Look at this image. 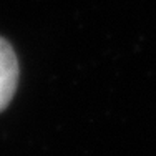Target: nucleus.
<instances>
[{"label": "nucleus", "instance_id": "f257e3e1", "mask_svg": "<svg viewBox=\"0 0 156 156\" xmlns=\"http://www.w3.org/2000/svg\"><path fill=\"white\" fill-rule=\"evenodd\" d=\"M18 83V60L12 45L0 37V111L12 101Z\"/></svg>", "mask_w": 156, "mask_h": 156}]
</instances>
